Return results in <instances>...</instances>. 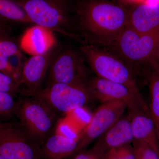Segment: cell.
<instances>
[{"instance_id": "1", "label": "cell", "mask_w": 159, "mask_h": 159, "mask_svg": "<svg viewBox=\"0 0 159 159\" xmlns=\"http://www.w3.org/2000/svg\"><path fill=\"white\" fill-rule=\"evenodd\" d=\"M74 9L80 30L89 43L108 46L127 26L130 10L110 0H80Z\"/></svg>"}, {"instance_id": "2", "label": "cell", "mask_w": 159, "mask_h": 159, "mask_svg": "<svg viewBox=\"0 0 159 159\" xmlns=\"http://www.w3.org/2000/svg\"><path fill=\"white\" fill-rule=\"evenodd\" d=\"M80 51L97 77L124 84L141 94L131 66L119 54L87 43L82 45Z\"/></svg>"}, {"instance_id": "3", "label": "cell", "mask_w": 159, "mask_h": 159, "mask_svg": "<svg viewBox=\"0 0 159 159\" xmlns=\"http://www.w3.org/2000/svg\"><path fill=\"white\" fill-rule=\"evenodd\" d=\"M25 12L32 24L43 26L72 39L80 40L71 31V0H14Z\"/></svg>"}, {"instance_id": "4", "label": "cell", "mask_w": 159, "mask_h": 159, "mask_svg": "<svg viewBox=\"0 0 159 159\" xmlns=\"http://www.w3.org/2000/svg\"><path fill=\"white\" fill-rule=\"evenodd\" d=\"M23 96L17 101L15 115L29 138L41 146L51 135L56 112L39 99Z\"/></svg>"}, {"instance_id": "5", "label": "cell", "mask_w": 159, "mask_h": 159, "mask_svg": "<svg viewBox=\"0 0 159 159\" xmlns=\"http://www.w3.org/2000/svg\"><path fill=\"white\" fill-rule=\"evenodd\" d=\"M20 93L39 99L56 112L82 108L94 99L87 85L83 84L54 83L34 92L21 91Z\"/></svg>"}, {"instance_id": "6", "label": "cell", "mask_w": 159, "mask_h": 159, "mask_svg": "<svg viewBox=\"0 0 159 159\" xmlns=\"http://www.w3.org/2000/svg\"><path fill=\"white\" fill-rule=\"evenodd\" d=\"M159 36V29L143 33L127 26L109 46L130 65L131 63L148 62L151 65L156 61Z\"/></svg>"}, {"instance_id": "7", "label": "cell", "mask_w": 159, "mask_h": 159, "mask_svg": "<svg viewBox=\"0 0 159 159\" xmlns=\"http://www.w3.org/2000/svg\"><path fill=\"white\" fill-rule=\"evenodd\" d=\"M86 60L81 51L69 48L57 52L48 71V85L54 83L87 85Z\"/></svg>"}, {"instance_id": "8", "label": "cell", "mask_w": 159, "mask_h": 159, "mask_svg": "<svg viewBox=\"0 0 159 159\" xmlns=\"http://www.w3.org/2000/svg\"><path fill=\"white\" fill-rule=\"evenodd\" d=\"M40 147L20 124L0 121V154L9 159H39Z\"/></svg>"}, {"instance_id": "9", "label": "cell", "mask_w": 159, "mask_h": 159, "mask_svg": "<svg viewBox=\"0 0 159 159\" xmlns=\"http://www.w3.org/2000/svg\"><path fill=\"white\" fill-rule=\"evenodd\" d=\"M126 104L120 101L102 103L96 109L89 124L78 135V143L74 155L86 148L98 139L123 116Z\"/></svg>"}, {"instance_id": "10", "label": "cell", "mask_w": 159, "mask_h": 159, "mask_svg": "<svg viewBox=\"0 0 159 159\" xmlns=\"http://www.w3.org/2000/svg\"><path fill=\"white\" fill-rule=\"evenodd\" d=\"M88 88L94 99L102 103L120 101L126 104L128 113H134L141 110H149L142 97L127 86L96 77L89 80Z\"/></svg>"}, {"instance_id": "11", "label": "cell", "mask_w": 159, "mask_h": 159, "mask_svg": "<svg viewBox=\"0 0 159 159\" xmlns=\"http://www.w3.org/2000/svg\"><path fill=\"white\" fill-rule=\"evenodd\" d=\"M131 115L122 116L113 125L97 139L93 148L104 156L110 151L131 144L133 141Z\"/></svg>"}, {"instance_id": "12", "label": "cell", "mask_w": 159, "mask_h": 159, "mask_svg": "<svg viewBox=\"0 0 159 159\" xmlns=\"http://www.w3.org/2000/svg\"><path fill=\"white\" fill-rule=\"evenodd\" d=\"M58 52L56 47L46 54L33 55L26 60L22 72V84L26 92H32L42 88L52 60Z\"/></svg>"}, {"instance_id": "13", "label": "cell", "mask_w": 159, "mask_h": 159, "mask_svg": "<svg viewBox=\"0 0 159 159\" xmlns=\"http://www.w3.org/2000/svg\"><path fill=\"white\" fill-rule=\"evenodd\" d=\"M57 39L54 32L43 26L34 25L27 29L20 39V48L27 54L40 55L55 48Z\"/></svg>"}, {"instance_id": "14", "label": "cell", "mask_w": 159, "mask_h": 159, "mask_svg": "<svg viewBox=\"0 0 159 159\" xmlns=\"http://www.w3.org/2000/svg\"><path fill=\"white\" fill-rule=\"evenodd\" d=\"M127 26L140 33H151L159 29V3L140 4L129 10Z\"/></svg>"}, {"instance_id": "15", "label": "cell", "mask_w": 159, "mask_h": 159, "mask_svg": "<svg viewBox=\"0 0 159 159\" xmlns=\"http://www.w3.org/2000/svg\"><path fill=\"white\" fill-rule=\"evenodd\" d=\"M130 115L133 140L146 143L159 155L156 127L149 110H141Z\"/></svg>"}, {"instance_id": "16", "label": "cell", "mask_w": 159, "mask_h": 159, "mask_svg": "<svg viewBox=\"0 0 159 159\" xmlns=\"http://www.w3.org/2000/svg\"><path fill=\"white\" fill-rule=\"evenodd\" d=\"M78 136L72 137L55 134L51 135L41 146L40 158L65 159L74 155Z\"/></svg>"}, {"instance_id": "17", "label": "cell", "mask_w": 159, "mask_h": 159, "mask_svg": "<svg viewBox=\"0 0 159 159\" xmlns=\"http://www.w3.org/2000/svg\"><path fill=\"white\" fill-rule=\"evenodd\" d=\"M151 66L152 71L149 78L150 102L148 107L155 124L159 142V63L156 61Z\"/></svg>"}, {"instance_id": "18", "label": "cell", "mask_w": 159, "mask_h": 159, "mask_svg": "<svg viewBox=\"0 0 159 159\" xmlns=\"http://www.w3.org/2000/svg\"><path fill=\"white\" fill-rule=\"evenodd\" d=\"M0 17L17 22L32 24L22 8L14 0H0Z\"/></svg>"}, {"instance_id": "19", "label": "cell", "mask_w": 159, "mask_h": 159, "mask_svg": "<svg viewBox=\"0 0 159 159\" xmlns=\"http://www.w3.org/2000/svg\"><path fill=\"white\" fill-rule=\"evenodd\" d=\"M17 104L14 97L0 91V118H6L15 115Z\"/></svg>"}, {"instance_id": "20", "label": "cell", "mask_w": 159, "mask_h": 159, "mask_svg": "<svg viewBox=\"0 0 159 159\" xmlns=\"http://www.w3.org/2000/svg\"><path fill=\"white\" fill-rule=\"evenodd\" d=\"M135 159H159V155L146 143L133 140L132 142Z\"/></svg>"}, {"instance_id": "21", "label": "cell", "mask_w": 159, "mask_h": 159, "mask_svg": "<svg viewBox=\"0 0 159 159\" xmlns=\"http://www.w3.org/2000/svg\"><path fill=\"white\" fill-rule=\"evenodd\" d=\"M20 86L11 77L0 71V91L8 93L15 97L21 91Z\"/></svg>"}, {"instance_id": "22", "label": "cell", "mask_w": 159, "mask_h": 159, "mask_svg": "<svg viewBox=\"0 0 159 159\" xmlns=\"http://www.w3.org/2000/svg\"><path fill=\"white\" fill-rule=\"evenodd\" d=\"M112 159H135L132 145L128 144L112 149Z\"/></svg>"}, {"instance_id": "23", "label": "cell", "mask_w": 159, "mask_h": 159, "mask_svg": "<svg viewBox=\"0 0 159 159\" xmlns=\"http://www.w3.org/2000/svg\"><path fill=\"white\" fill-rule=\"evenodd\" d=\"M103 156L92 147L88 150L81 151L76 154L74 159H101Z\"/></svg>"}, {"instance_id": "24", "label": "cell", "mask_w": 159, "mask_h": 159, "mask_svg": "<svg viewBox=\"0 0 159 159\" xmlns=\"http://www.w3.org/2000/svg\"><path fill=\"white\" fill-rule=\"evenodd\" d=\"M2 18L0 17V34H3L6 32V26L3 23L2 19Z\"/></svg>"}, {"instance_id": "25", "label": "cell", "mask_w": 159, "mask_h": 159, "mask_svg": "<svg viewBox=\"0 0 159 159\" xmlns=\"http://www.w3.org/2000/svg\"><path fill=\"white\" fill-rule=\"evenodd\" d=\"M101 159H112V150L106 154Z\"/></svg>"}, {"instance_id": "26", "label": "cell", "mask_w": 159, "mask_h": 159, "mask_svg": "<svg viewBox=\"0 0 159 159\" xmlns=\"http://www.w3.org/2000/svg\"><path fill=\"white\" fill-rule=\"evenodd\" d=\"M156 59L159 63V36L157 44L156 53Z\"/></svg>"}, {"instance_id": "27", "label": "cell", "mask_w": 159, "mask_h": 159, "mask_svg": "<svg viewBox=\"0 0 159 159\" xmlns=\"http://www.w3.org/2000/svg\"><path fill=\"white\" fill-rule=\"evenodd\" d=\"M0 159H9L8 158L0 154Z\"/></svg>"}, {"instance_id": "28", "label": "cell", "mask_w": 159, "mask_h": 159, "mask_svg": "<svg viewBox=\"0 0 159 159\" xmlns=\"http://www.w3.org/2000/svg\"><path fill=\"white\" fill-rule=\"evenodd\" d=\"M116 1H119L120 2H122V1H123V0H116Z\"/></svg>"}]
</instances>
